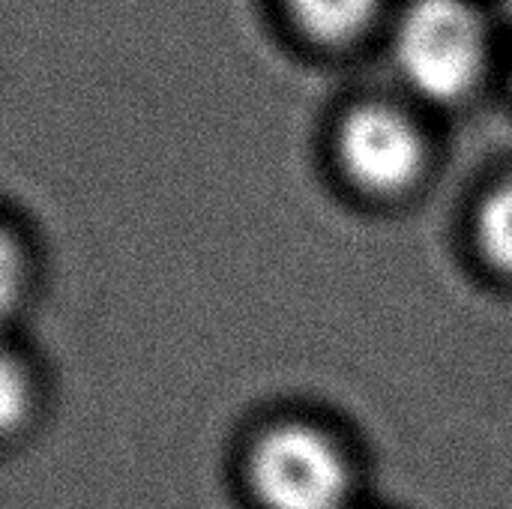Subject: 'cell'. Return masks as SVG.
<instances>
[{
    "label": "cell",
    "mask_w": 512,
    "mask_h": 509,
    "mask_svg": "<svg viewBox=\"0 0 512 509\" xmlns=\"http://www.w3.org/2000/svg\"><path fill=\"white\" fill-rule=\"evenodd\" d=\"M396 60L417 93L453 102L483 72V18L468 0H411L396 27Z\"/></svg>",
    "instance_id": "cell-1"
},
{
    "label": "cell",
    "mask_w": 512,
    "mask_h": 509,
    "mask_svg": "<svg viewBox=\"0 0 512 509\" xmlns=\"http://www.w3.org/2000/svg\"><path fill=\"white\" fill-rule=\"evenodd\" d=\"M249 480L267 509H345L351 492L339 447L309 426L270 429L249 456Z\"/></svg>",
    "instance_id": "cell-2"
},
{
    "label": "cell",
    "mask_w": 512,
    "mask_h": 509,
    "mask_svg": "<svg viewBox=\"0 0 512 509\" xmlns=\"http://www.w3.org/2000/svg\"><path fill=\"white\" fill-rule=\"evenodd\" d=\"M339 159L351 180L369 192L408 189L426 162L420 129L390 105H360L339 126Z\"/></svg>",
    "instance_id": "cell-3"
},
{
    "label": "cell",
    "mask_w": 512,
    "mask_h": 509,
    "mask_svg": "<svg viewBox=\"0 0 512 509\" xmlns=\"http://www.w3.org/2000/svg\"><path fill=\"white\" fill-rule=\"evenodd\" d=\"M381 0H288L297 24L321 42H348L369 27Z\"/></svg>",
    "instance_id": "cell-4"
},
{
    "label": "cell",
    "mask_w": 512,
    "mask_h": 509,
    "mask_svg": "<svg viewBox=\"0 0 512 509\" xmlns=\"http://www.w3.org/2000/svg\"><path fill=\"white\" fill-rule=\"evenodd\" d=\"M480 246L498 270L512 273V180L501 183L480 210Z\"/></svg>",
    "instance_id": "cell-5"
},
{
    "label": "cell",
    "mask_w": 512,
    "mask_h": 509,
    "mask_svg": "<svg viewBox=\"0 0 512 509\" xmlns=\"http://www.w3.org/2000/svg\"><path fill=\"white\" fill-rule=\"evenodd\" d=\"M507 6H510V12H512V0H507Z\"/></svg>",
    "instance_id": "cell-6"
}]
</instances>
